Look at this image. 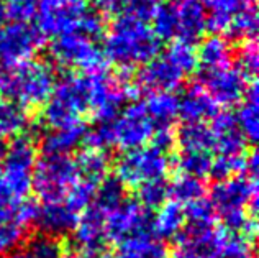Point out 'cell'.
I'll use <instances>...</instances> for the list:
<instances>
[{
  "instance_id": "1f68e13d",
  "label": "cell",
  "mask_w": 259,
  "mask_h": 258,
  "mask_svg": "<svg viewBox=\"0 0 259 258\" xmlns=\"http://www.w3.org/2000/svg\"><path fill=\"white\" fill-rule=\"evenodd\" d=\"M63 247L51 237H36L23 247H17L10 258H63Z\"/></svg>"
},
{
  "instance_id": "4dcf8cb0",
  "label": "cell",
  "mask_w": 259,
  "mask_h": 258,
  "mask_svg": "<svg viewBox=\"0 0 259 258\" xmlns=\"http://www.w3.org/2000/svg\"><path fill=\"white\" fill-rule=\"evenodd\" d=\"M203 196H205V186L202 179L194 176L181 174L169 185V198H172V201L182 207L197 199H202Z\"/></svg>"
},
{
  "instance_id": "d590c367",
  "label": "cell",
  "mask_w": 259,
  "mask_h": 258,
  "mask_svg": "<svg viewBox=\"0 0 259 258\" xmlns=\"http://www.w3.org/2000/svg\"><path fill=\"white\" fill-rule=\"evenodd\" d=\"M26 224L20 220L0 222V255L13 252L23 240Z\"/></svg>"
},
{
  "instance_id": "d4e9b609",
  "label": "cell",
  "mask_w": 259,
  "mask_h": 258,
  "mask_svg": "<svg viewBox=\"0 0 259 258\" xmlns=\"http://www.w3.org/2000/svg\"><path fill=\"white\" fill-rule=\"evenodd\" d=\"M184 224H186L184 207L174 201H167L159 207L158 214L153 215V232L161 240L176 239Z\"/></svg>"
},
{
  "instance_id": "ab89813d",
  "label": "cell",
  "mask_w": 259,
  "mask_h": 258,
  "mask_svg": "<svg viewBox=\"0 0 259 258\" xmlns=\"http://www.w3.org/2000/svg\"><path fill=\"white\" fill-rule=\"evenodd\" d=\"M63 258H104L102 255H95V253H87V252H82V250H72V252L66 253Z\"/></svg>"
},
{
  "instance_id": "9c48e42d",
  "label": "cell",
  "mask_w": 259,
  "mask_h": 258,
  "mask_svg": "<svg viewBox=\"0 0 259 258\" xmlns=\"http://www.w3.org/2000/svg\"><path fill=\"white\" fill-rule=\"evenodd\" d=\"M113 146L121 150H136L148 145L156 135V127L146 110L145 102H133L121 108L112 124Z\"/></svg>"
},
{
  "instance_id": "ba28073f",
  "label": "cell",
  "mask_w": 259,
  "mask_h": 258,
  "mask_svg": "<svg viewBox=\"0 0 259 258\" xmlns=\"http://www.w3.org/2000/svg\"><path fill=\"white\" fill-rule=\"evenodd\" d=\"M171 166L169 150L154 143L126 152L117 163V178L125 186L138 188L143 182L166 179Z\"/></svg>"
},
{
  "instance_id": "44dd1931",
  "label": "cell",
  "mask_w": 259,
  "mask_h": 258,
  "mask_svg": "<svg viewBox=\"0 0 259 258\" xmlns=\"http://www.w3.org/2000/svg\"><path fill=\"white\" fill-rule=\"evenodd\" d=\"M145 105L158 132L171 130L179 117V97H176L172 92H154Z\"/></svg>"
},
{
  "instance_id": "7bdbcfd3",
  "label": "cell",
  "mask_w": 259,
  "mask_h": 258,
  "mask_svg": "<svg viewBox=\"0 0 259 258\" xmlns=\"http://www.w3.org/2000/svg\"><path fill=\"white\" fill-rule=\"evenodd\" d=\"M251 258H253V256H251Z\"/></svg>"
},
{
  "instance_id": "cb8c5ba5",
  "label": "cell",
  "mask_w": 259,
  "mask_h": 258,
  "mask_svg": "<svg viewBox=\"0 0 259 258\" xmlns=\"http://www.w3.org/2000/svg\"><path fill=\"white\" fill-rule=\"evenodd\" d=\"M231 48L227 40L212 36L203 40L200 50L197 53V66L199 71H213L223 66L231 64Z\"/></svg>"
},
{
  "instance_id": "8d00e7d4",
  "label": "cell",
  "mask_w": 259,
  "mask_h": 258,
  "mask_svg": "<svg viewBox=\"0 0 259 258\" xmlns=\"http://www.w3.org/2000/svg\"><path fill=\"white\" fill-rule=\"evenodd\" d=\"M4 4L5 17H10L12 22H26L35 17L38 0H0Z\"/></svg>"
},
{
  "instance_id": "603a6c76",
  "label": "cell",
  "mask_w": 259,
  "mask_h": 258,
  "mask_svg": "<svg viewBox=\"0 0 259 258\" xmlns=\"http://www.w3.org/2000/svg\"><path fill=\"white\" fill-rule=\"evenodd\" d=\"M87 133L85 124H76L71 127L53 128L43 140V153L48 155H69L79 145L84 143Z\"/></svg>"
},
{
  "instance_id": "e575fe53",
  "label": "cell",
  "mask_w": 259,
  "mask_h": 258,
  "mask_svg": "<svg viewBox=\"0 0 259 258\" xmlns=\"http://www.w3.org/2000/svg\"><path fill=\"white\" fill-rule=\"evenodd\" d=\"M256 31H257V17H256V9L253 5L238 13L230 22L225 33L235 40H254Z\"/></svg>"
},
{
  "instance_id": "d6986e66",
  "label": "cell",
  "mask_w": 259,
  "mask_h": 258,
  "mask_svg": "<svg viewBox=\"0 0 259 258\" xmlns=\"http://www.w3.org/2000/svg\"><path fill=\"white\" fill-rule=\"evenodd\" d=\"M217 114V104L200 86L190 89L179 99V117L184 124H205Z\"/></svg>"
},
{
  "instance_id": "836d02e7",
  "label": "cell",
  "mask_w": 259,
  "mask_h": 258,
  "mask_svg": "<svg viewBox=\"0 0 259 258\" xmlns=\"http://www.w3.org/2000/svg\"><path fill=\"white\" fill-rule=\"evenodd\" d=\"M136 189V201L148 210L161 207L169 199V182L166 179L143 182Z\"/></svg>"
},
{
  "instance_id": "7402d4cb",
  "label": "cell",
  "mask_w": 259,
  "mask_h": 258,
  "mask_svg": "<svg viewBox=\"0 0 259 258\" xmlns=\"http://www.w3.org/2000/svg\"><path fill=\"white\" fill-rule=\"evenodd\" d=\"M256 0H205L207 28L212 31H227L230 22L238 13L253 7Z\"/></svg>"
},
{
  "instance_id": "4316f807",
  "label": "cell",
  "mask_w": 259,
  "mask_h": 258,
  "mask_svg": "<svg viewBox=\"0 0 259 258\" xmlns=\"http://www.w3.org/2000/svg\"><path fill=\"white\" fill-rule=\"evenodd\" d=\"M30 124L26 108L13 100L0 97V138L22 135Z\"/></svg>"
},
{
  "instance_id": "60d3db41",
  "label": "cell",
  "mask_w": 259,
  "mask_h": 258,
  "mask_svg": "<svg viewBox=\"0 0 259 258\" xmlns=\"http://www.w3.org/2000/svg\"><path fill=\"white\" fill-rule=\"evenodd\" d=\"M4 20H5V9H4V4L0 2V26L4 25Z\"/></svg>"
},
{
  "instance_id": "7a4b0ae2",
  "label": "cell",
  "mask_w": 259,
  "mask_h": 258,
  "mask_svg": "<svg viewBox=\"0 0 259 258\" xmlns=\"http://www.w3.org/2000/svg\"><path fill=\"white\" fill-rule=\"evenodd\" d=\"M56 84L54 71L43 61H23L13 66H0V97L22 107L45 104Z\"/></svg>"
},
{
  "instance_id": "83f0119b",
  "label": "cell",
  "mask_w": 259,
  "mask_h": 258,
  "mask_svg": "<svg viewBox=\"0 0 259 258\" xmlns=\"http://www.w3.org/2000/svg\"><path fill=\"white\" fill-rule=\"evenodd\" d=\"M176 140L182 152H207L213 155L212 132L205 124H184Z\"/></svg>"
},
{
  "instance_id": "d6a6232c",
  "label": "cell",
  "mask_w": 259,
  "mask_h": 258,
  "mask_svg": "<svg viewBox=\"0 0 259 258\" xmlns=\"http://www.w3.org/2000/svg\"><path fill=\"white\" fill-rule=\"evenodd\" d=\"M177 166H179L181 174L194 176V178L203 179L210 174L212 168L213 155L207 152H182L179 150L177 156Z\"/></svg>"
},
{
  "instance_id": "5b68a950",
  "label": "cell",
  "mask_w": 259,
  "mask_h": 258,
  "mask_svg": "<svg viewBox=\"0 0 259 258\" xmlns=\"http://www.w3.org/2000/svg\"><path fill=\"white\" fill-rule=\"evenodd\" d=\"M45 104L43 119L51 130L84 124V115L91 110L85 76L67 74L56 81Z\"/></svg>"
},
{
  "instance_id": "52a82bcc",
  "label": "cell",
  "mask_w": 259,
  "mask_h": 258,
  "mask_svg": "<svg viewBox=\"0 0 259 258\" xmlns=\"http://www.w3.org/2000/svg\"><path fill=\"white\" fill-rule=\"evenodd\" d=\"M36 160V145L28 135H18L4 150L0 181L15 198L22 201L31 189Z\"/></svg>"
},
{
  "instance_id": "8fae6325",
  "label": "cell",
  "mask_w": 259,
  "mask_h": 258,
  "mask_svg": "<svg viewBox=\"0 0 259 258\" xmlns=\"http://www.w3.org/2000/svg\"><path fill=\"white\" fill-rule=\"evenodd\" d=\"M91 10L85 0H38L36 28L43 36H61L76 31L77 25Z\"/></svg>"
},
{
  "instance_id": "b9f144b4",
  "label": "cell",
  "mask_w": 259,
  "mask_h": 258,
  "mask_svg": "<svg viewBox=\"0 0 259 258\" xmlns=\"http://www.w3.org/2000/svg\"><path fill=\"white\" fill-rule=\"evenodd\" d=\"M4 150H5V148H4V145L0 143V165H2V156H4Z\"/></svg>"
},
{
  "instance_id": "3957f363",
  "label": "cell",
  "mask_w": 259,
  "mask_h": 258,
  "mask_svg": "<svg viewBox=\"0 0 259 258\" xmlns=\"http://www.w3.org/2000/svg\"><path fill=\"white\" fill-rule=\"evenodd\" d=\"M153 31L166 42L192 46L207 30V13L199 0H172L158 4L153 15Z\"/></svg>"
},
{
  "instance_id": "f1b7e54d",
  "label": "cell",
  "mask_w": 259,
  "mask_h": 258,
  "mask_svg": "<svg viewBox=\"0 0 259 258\" xmlns=\"http://www.w3.org/2000/svg\"><path fill=\"white\" fill-rule=\"evenodd\" d=\"M76 163H77L80 179H87L91 182H95V185H100L107 178L108 158L105 152L87 148L82 153H79Z\"/></svg>"
},
{
  "instance_id": "e0dca14e",
  "label": "cell",
  "mask_w": 259,
  "mask_h": 258,
  "mask_svg": "<svg viewBox=\"0 0 259 258\" xmlns=\"http://www.w3.org/2000/svg\"><path fill=\"white\" fill-rule=\"evenodd\" d=\"M74 240L79 250L87 253L102 255L108 243L105 229V214L95 206H89L79 215L77 226L74 229Z\"/></svg>"
},
{
  "instance_id": "ffe728a7",
  "label": "cell",
  "mask_w": 259,
  "mask_h": 258,
  "mask_svg": "<svg viewBox=\"0 0 259 258\" xmlns=\"http://www.w3.org/2000/svg\"><path fill=\"white\" fill-rule=\"evenodd\" d=\"M113 258H169V252L154 234H140L120 242Z\"/></svg>"
},
{
  "instance_id": "7c38bea8",
  "label": "cell",
  "mask_w": 259,
  "mask_h": 258,
  "mask_svg": "<svg viewBox=\"0 0 259 258\" xmlns=\"http://www.w3.org/2000/svg\"><path fill=\"white\" fill-rule=\"evenodd\" d=\"M45 36L28 22H12L0 26V66L30 61L41 50Z\"/></svg>"
},
{
  "instance_id": "9a60e30c",
  "label": "cell",
  "mask_w": 259,
  "mask_h": 258,
  "mask_svg": "<svg viewBox=\"0 0 259 258\" xmlns=\"http://www.w3.org/2000/svg\"><path fill=\"white\" fill-rule=\"evenodd\" d=\"M249 78L238 66L228 64L213 71H199V86L218 105H235L241 102L248 89Z\"/></svg>"
},
{
  "instance_id": "2e32d148",
  "label": "cell",
  "mask_w": 259,
  "mask_h": 258,
  "mask_svg": "<svg viewBox=\"0 0 259 258\" xmlns=\"http://www.w3.org/2000/svg\"><path fill=\"white\" fill-rule=\"evenodd\" d=\"M79 215L76 210L71 209L64 201L58 202H41V206H36L33 224L41 230L46 237L58 239L74 232L77 226Z\"/></svg>"
},
{
  "instance_id": "277c9868",
  "label": "cell",
  "mask_w": 259,
  "mask_h": 258,
  "mask_svg": "<svg viewBox=\"0 0 259 258\" xmlns=\"http://www.w3.org/2000/svg\"><path fill=\"white\" fill-rule=\"evenodd\" d=\"M197 69V53L190 45L174 43L167 51L158 54L141 66L136 84L146 92H172L190 72Z\"/></svg>"
},
{
  "instance_id": "5bb4252c",
  "label": "cell",
  "mask_w": 259,
  "mask_h": 258,
  "mask_svg": "<svg viewBox=\"0 0 259 258\" xmlns=\"http://www.w3.org/2000/svg\"><path fill=\"white\" fill-rule=\"evenodd\" d=\"M105 229L108 242H123L128 237L153 232V214L136 199L123 202L105 214Z\"/></svg>"
},
{
  "instance_id": "ac0fdd59",
  "label": "cell",
  "mask_w": 259,
  "mask_h": 258,
  "mask_svg": "<svg viewBox=\"0 0 259 258\" xmlns=\"http://www.w3.org/2000/svg\"><path fill=\"white\" fill-rule=\"evenodd\" d=\"M213 138V156L246 155V138L238 127L236 117L230 112L215 114L208 127Z\"/></svg>"
},
{
  "instance_id": "30bf717a",
  "label": "cell",
  "mask_w": 259,
  "mask_h": 258,
  "mask_svg": "<svg viewBox=\"0 0 259 258\" xmlns=\"http://www.w3.org/2000/svg\"><path fill=\"white\" fill-rule=\"evenodd\" d=\"M227 230L215 222H186L177 234L176 258H222Z\"/></svg>"
},
{
  "instance_id": "6da1fadb",
  "label": "cell",
  "mask_w": 259,
  "mask_h": 258,
  "mask_svg": "<svg viewBox=\"0 0 259 258\" xmlns=\"http://www.w3.org/2000/svg\"><path fill=\"white\" fill-rule=\"evenodd\" d=\"M161 42L146 22L117 17L104 43V58L120 67L146 64L159 54Z\"/></svg>"
},
{
  "instance_id": "f35d334b",
  "label": "cell",
  "mask_w": 259,
  "mask_h": 258,
  "mask_svg": "<svg viewBox=\"0 0 259 258\" xmlns=\"http://www.w3.org/2000/svg\"><path fill=\"white\" fill-rule=\"evenodd\" d=\"M132 0H92L97 13L102 15H115V17H123L128 5Z\"/></svg>"
},
{
  "instance_id": "8992f818",
  "label": "cell",
  "mask_w": 259,
  "mask_h": 258,
  "mask_svg": "<svg viewBox=\"0 0 259 258\" xmlns=\"http://www.w3.org/2000/svg\"><path fill=\"white\" fill-rule=\"evenodd\" d=\"M80 179L76 158L69 155L43 153L33 169L31 188L41 202L64 201Z\"/></svg>"
},
{
  "instance_id": "4fadbf2b",
  "label": "cell",
  "mask_w": 259,
  "mask_h": 258,
  "mask_svg": "<svg viewBox=\"0 0 259 258\" xmlns=\"http://www.w3.org/2000/svg\"><path fill=\"white\" fill-rule=\"evenodd\" d=\"M51 56L61 66L79 67L85 72L105 67L104 53L97 43L77 31H71L54 38L51 43Z\"/></svg>"
},
{
  "instance_id": "484cf974",
  "label": "cell",
  "mask_w": 259,
  "mask_h": 258,
  "mask_svg": "<svg viewBox=\"0 0 259 258\" xmlns=\"http://www.w3.org/2000/svg\"><path fill=\"white\" fill-rule=\"evenodd\" d=\"M259 102H257V86L253 81L248 89L246 94L243 97V102L238 108V114L235 115L238 127L243 132L246 141L254 143L257 140V132H259Z\"/></svg>"
},
{
  "instance_id": "f546056e",
  "label": "cell",
  "mask_w": 259,
  "mask_h": 258,
  "mask_svg": "<svg viewBox=\"0 0 259 258\" xmlns=\"http://www.w3.org/2000/svg\"><path fill=\"white\" fill-rule=\"evenodd\" d=\"M125 199H126L125 185L117 176H112V178H105L100 182L91 204L100 209L104 214H107V212H110L112 209L117 207L120 202H123Z\"/></svg>"
},
{
  "instance_id": "74e56055",
  "label": "cell",
  "mask_w": 259,
  "mask_h": 258,
  "mask_svg": "<svg viewBox=\"0 0 259 258\" xmlns=\"http://www.w3.org/2000/svg\"><path fill=\"white\" fill-rule=\"evenodd\" d=\"M240 69L246 74V76L253 81L256 78V72H257V48L256 45L251 42L248 43L240 53V58H238V64H236Z\"/></svg>"
}]
</instances>
